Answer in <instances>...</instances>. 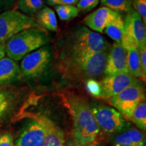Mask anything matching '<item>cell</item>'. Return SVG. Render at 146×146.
I'll list each match as a JSON object with an SVG mask.
<instances>
[{"label": "cell", "instance_id": "cell-33", "mask_svg": "<svg viewBox=\"0 0 146 146\" xmlns=\"http://www.w3.org/2000/svg\"><path fill=\"white\" fill-rule=\"evenodd\" d=\"M79 0H60L63 5H74L77 4Z\"/></svg>", "mask_w": 146, "mask_h": 146}, {"label": "cell", "instance_id": "cell-7", "mask_svg": "<svg viewBox=\"0 0 146 146\" xmlns=\"http://www.w3.org/2000/svg\"><path fill=\"white\" fill-rule=\"evenodd\" d=\"M52 59V51L48 45H45L31 52L21 60L20 70L21 76L34 78L45 72Z\"/></svg>", "mask_w": 146, "mask_h": 146}, {"label": "cell", "instance_id": "cell-24", "mask_svg": "<svg viewBox=\"0 0 146 146\" xmlns=\"http://www.w3.org/2000/svg\"><path fill=\"white\" fill-rule=\"evenodd\" d=\"M55 11L61 21H70L78 15L79 10L74 5H59L54 7Z\"/></svg>", "mask_w": 146, "mask_h": 146}, {"label": "cell", "instance_id": "cell-5", "mask_svg": "<svg viewBox=\"0 0 146 146\" xmlns=\"http://www.w3.org/2000/svg\"><path fill=\"white\" fill-rule=\"evenodd\" d=\"M40 27L34 18L15 9L0 13V43H4L12 36L26 29Z\"/></svg>", "mask_w": 146, "mask_h": 146}, {"label": "cell", "instance_id": "cell-31", "mask_svg": "<svg viewBox=\"0 0 146 146\" xmlns=\"http://www.w3.org/2000/svg\"><path fill=\"white\" fill-rule=\"evenodd\" d=\"M68 146H98V142L97 141V140H96V141L91 142V143H89L80 144V143H76V142L74 141H72V142H70V143L68 145Z\"/></svg>", "mask_w": 146, "mask_h": 146}, {"label": "cell", "instance_id": "cell-26", "mask_svg": "<svg viewBox=\"0 0 146 146\" xmlns=\"http://www.w3.org/2000/svg\"><path fill=\"white\" fill-rule=\"evenodd\" d=\"M100 1V0H79L76 7L79 11L87 12L96 8Z\"/></svg>", "mask_w": 146, "mask_h": 146}, {"label": "cell", "instance_id": "cell-1", "mask_svg": "<svg viewBox=\"0 0 146 146\" xmlns=\"http://www.w3.org/2000/svg\"><path fill=\"white\" fill-rule=\"evenodd\" d=\"M60 96L72 118L73 141L87 144L97 140L100 129L88 102L72 91H63Z\"/></svg>", "mask_w": 146, "mask_h": 146}, {"label": "cell", "instance_id": "cell-35", "mask_svg": "<svg viewBox=\"0 0 146 146\" xmlns=\"http://www.w3.org/2000/svg\"><path fill=\"white\" fill-rule=\"evenodd\" d=\"M114 146H143V145H129V144H114Z\"/></svg>", "mask_w": 146, "mask_h": 146}, {"label": "cell", "instance_id": "cell-32", "mask_svg": "<svg viewBox=\"0 0 146 146\" xmlns=\"http://www.w3.org/2000/svg\"><path fill=\"white\" fill-rule=\"evenodd\" d=\"M45 2H46L49 5L51 6H56V5H63L62 3L60 1V0H45Z\"/></svg>", "mask_w": 146, "mask_h": 146}, {"label": "cell", "instance_id": "cell-14", "mask_svg": "<svg viewBox=\"0 0 146 146\" xmlns=\"http://www.w3.org/2000/svg\"><path fill=\"white\" fill-rule=\"evenodd\" d=\"M119 13L108 8L102 6L89 14L83 19L87 28L94 32L104 33L106 25L117 16Z\"/></svg>", "mask_w": 146, "mask_h": 146}, {"label": "cell", "instance_id": "cell-20", "mask_svg": "<svg viewBox=\"0 0 146 146\" xmlns=\"http://www.w3.org/2000/svg\"><path fill=\"white\" fill-rule=\"evenodd\" d=\"M127 52L128 72L136 78H140L142 79L139 48L133 47L127 50Z\"/></svg>", "mask_w": 146, "mask_h": 146}, {"label": "cell", "instance_id": "cell-4", "mask_svg": "<svg viewBox=\"0 0 146 146\" xmlns=\"http://www.w3.org/2000/svg\"><path fill=\"white\" fill-rule=\"evenodd\" d=\"M49 42L50 36L45 29L41 27L28 29L16 34L5 42V54L17 62L31 52L47 45Z\"/></svg>", "mask_w": 146, "mask_h": 146}, {"label": "cell", "instance_id": "cell-18", "mask_svg": "<svg viewBox=\"0 0 146 146\" xmlns=\"http://www.w3.org/2000/svg\"><path fill=\"white\" fill-rule=\"evenodd\" d=\"M114 144H129L145 146V135L138 129H131L120 133L115 137Z\"/></svg>", "mask_w": 146, "mask_h": 146}, {"label": "cell", "instance_id": "cell-12", "mask_svg": "<svg viewBox=\"0 0 146 146\" xmlns=\"http://www.w3.org/2000/svg\"><path fill=\"white\" fill-rule=\"evenodd\" d=\"M123 72H129L127 52L122 44L114 43L110 47L104 74L109 76Z\"/></svg>", "mask_w": 146, "mask_h": 146}, {"label": "cell", "instance_id": "cell-2", "mask_svg": "<svg viewBox=\"0 0 146 146\" xmlns=\"http://www.w3.org/2000/svg\"><path fill=\"white\" fill-rule=\"evenodd\" d=\"M110 47L108 42L100 33L80 26L70 31L60 41L58 61L86 58Z\"/></svg>", "mask_w": 146, "mask_h": 146}, {"label": "cell", "instance_id": "cell-9", "mask_svg": "<svg viewBox=\"0 0 146 146\" xmlns=\"http://www.w3.org/2000/svg\"><path fill=\"white\" fill-rule=\"evenodd\" d=\"M100 129L106 133L120 132L125 126V118L114 108L103 105L91 106Z\"/></svg>", "mask_w": 146, "mask_h": 146}, {"label": "cell", "instance_id": "cell-28", "mask_svg": "<svg viewBox=\"0 0 146 146\" xmlns=\"http://www.w3.org/2000/svg\"><path fill=\"white\" fill-rule=\"evenodd\" d=\"M87 87L89 92L95 97L100 98V88L99 82L96 80H89L86 81Z\"/></svg>", "mask_w": 146, "mask_h": 146}, {"label": "cell", "instance_id": "cell-19", "mask_svg": "<svg viewBox=\"0 0 146 146\" xmlns=\"http://www.w3.org/2000/svg\"><path fill=\"white\" fill-rule=\"evenodd\" d=\"M104 31L107 35L116 41L115 43L121 44L122 40L125 35V24L120 14L108 24Z\"/></svg>", "mask_w": 146, "mask_h": 146}, {"label": "cell", "instance_id": "cell-17", "mask_svg": "<svg viewBox=\"0 0 146 146\" xmlns=\"http://www.w3.org/2000/svg\"><path fill=\"white\" fill-rule=\"evenodd\" d=\"M34 18L36 23L45 31L56 32L58 29L56 13L52 8L45 6L36 13Z\"/></svg>", "mask_w": 146, "mask_h": 146}, {"label": "cell", "instance_id": "cell-15", "mask_svg": "<svg viewBox=\"0 0 146 146\" xmlns=\"http://www.w3.org/2000/svg\"><path fill=\"white\" fill-rule=\"evenodd\" d=\"M45 127V138L43 146H64L65 137L63 131L52 120L41 115Z\"/></svg>", "mask_w": 146, "mask_h": 146}, {"label": "cell", "instance_id": "cell-8", "mask_svg": "<svg viewBox=\"0 0 146 146\" xmlns=\"http://www.w3.org/2000/svg\"><path fill=\"white\" fill-rule=\"evenodd\" d=\"M123 20L125 24V35L121 44L126 50L133 47L139 49L145 46V25L139 14L132 9L130 12H127Z\"/></svg>", "mask_w": 146, "mask_h": 146}, {"label": "cell", "instance_id": "cell-3", "mask_svg": "<svg viewBox=\"0 0 146 146\" xmlns=\"http://www.w3.org/2000/svg\"><path fill=\"white\" fill-rule=\"evenodd\" d=\"M109 50L80 59L58 61V70L67 81L83 82L96 80L104 74Z\"/></svg>", "mask_w": 146, "mask_h": 146}, {"label": "cell", "instance_id": "cell-23", "mask_svg": "<svg viewBox=\"0 0 146 146\" xmlns=\"http://www.w3.org/2000/svg\"><path fill=\"white\" fill-rule=\"evenodd\" d=\"M100 1L102 6L119 14L120 12L127 13L133 9L131 0H100Z\"/></svg>", "mask_w": 146, "mask_h": 146}, {"label": "cell", "instance_id": "cell-16", "mask_svg": "<svg viewBox=\"0 0 146 146\" xmlns=\"http://www.w3.org/2000/svg\"><path fill=\"white\" fill-rule=\"evenodd\" d=\"M21 77L19 65L8 57L0 60V86L8 85Z\"/></svg>", "mask_w": 146, "mask_h": 146}, {"label": "cell", "instance_id": "cell-34", "mask_svg": "<svg viewBox=\"0 0 146 146\" xmlns=\"http://www.w3.org/2000/svg\"><path fill=\"white\" fill-rule=\"evenodd\" d=\"M5 56V47L4 45L2 43H0V60Z\"/></svg>", "mask_w": 146, "mask_h": 146}, {"label": "cell", "instance_id": "cell-27", "mask_svg": "<svg viewBox=\"0 0 146 146\" xmlns=\"http://www.w3.org/2000/svg\"><path fill=\"white\" fill-rule=\"evenodd\" d=\"M139 50L140 64L142 73V80L145 81L146 78V45L139 49Z\"/></svg>", "mask_w": 146, "mask_h": 146}, {"label": "cell", "instance_id": "cell-13", "mask_svg": "<svg viewBox=\"0 0 146 146\" xmlns=\"http://www.w3.org/2000/svg\"><path fill=\"white\" fill-rule=\"evenodd\" d=\"M21 98L20 89L8 85L0 86V123L15 110Z\"/></svg>", "mask_w": 146, "mask_h": 146}, {"label": "cell", "instance_id": "cell-11", "mask_svg": "<svg viewBox=\"0 0 146 146\" xmlns=\"http://www.w3.org/2000/svg\"><path fill=\"white\" fill-rule=\"evenodd\" d=\"M138 81L137 78L131 75L129 72L118 73L112 75L105 76L104 78L99 82L100 98L109 100L111 97L118 94L123 89Z\"/></svg>", "mask_w": 146, "mask_h": 146}, {"label": "cell", "instance_id": "cell-30", "mask_svg": "<svg viewBox=\"0 0 146 146\" xmlns=\"http://www.w3.org/2000/svg\"><path fill=\"white\" fill-rule=\"evenodd\" d=\"M0 146H14L13 136L10 133H5L0 135Z\"/></svg>", "mask_w": 146, "mask_h": 146}, {"label": "cell", "instance_id": "cell-6", "mask_svg": "<svg viewBox=\"0 0 146 146\" xmlns=\"http://www.w3.org/2000/svg\"><path fill=\"white\" fill-rule=\"evenodd\" d=\"M143 99H145V91L142 84L138 81L108 100L124 118L130 120L133 110Z\"/></svg>", "mask_w": 146, "mask_h": 146}, {"label": "cell", "instance_id": "cell-29", "mask_svg": "<svg viewBox=\"0 0 146 146\" xmlns=\"http://www.w3.org/2000/svg\"><path fill=\"white\" fill-rule=\"evenodd\" d=\"M18 0H0V12L15 9Z\"/></svg>", "mask_w": 146, "mask_h": 146}, {"label": "cell", "instance_id": "cell-22", "mask_svg": "<svg viewBox=\"0 0 146 146\" xmlns=\"http://www.w3.org/2000/svg\"><path fill=\"white\" fill-rule=\"evenodd\" d=\"M138 128L146 130V102L142 100L133 110L130 119Z\"/></svg>", "mask_w": 146, "mask_h": 146}, {"label": "cell", "instance_id": "cell-21", "mask_svg": "<svg viewBox=\"0 0 146 146\" xmlns=\"http://www.w3.org/2000/svg\"><path fill=\"white\" fill-rule=\"evenodd\" d=\"M45 0H18L16 10L33 18V16L45 7Z\"/></svg>", "mask_w": 146, "mask_h": 146}, {"label": "cell", "instance_id": "cell-25", "mask_svg": "<svg viewBox=\"0 0 146 146\" xmlns=\"http://www.w3.org/2000/svg\"><path fill=\"white\" fill-rule=\"evenodd\" d=\"M132 8L141 16L143 23L146 24V0H131Z\"/></svg>", "mask_w": 146, "mask_h": 146}, {"label": "cell", "instance_id": "cell-10", "mask_svg": "<svg viewBox=\"0 0 146 146\" xmlns=\"http://www.w3.org/2000/svg\"><path fill=\"white\" fill-rule=\"evenodd\" d=\"M32 118L21 131L15 146H43L45 138V127L41 115L31 114Z\"/></svg>", "mask_w": 146, "mask_h": 146}]
</instances>
